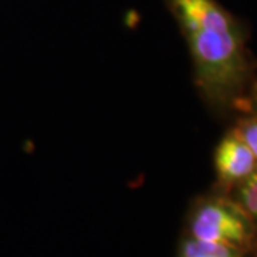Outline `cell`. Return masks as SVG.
I'll return each mask as SVG.
<instances>
[{"label": "cell", "instance_id": "cell-3", "mask_svg": "<svg viewBox=\"0 0 257 257\" xmlns=\"http://www.w3.org/2000/svg\"><path fill=\"white\" fill-rule=\"evenodd\" d=\"M256 166L257 159L236 130H231L224 136L216 149L214 167L220 183H241Z\"/></svg>", "mask_w": 257, "mask_h": 257}, {"label": "cell", "instance_id": "cell-7", "mask_svg": "<svg viewBox=\"0 0 257 257\" xmlns=\"http://www.w3.org/2000/svg\"><path fill=\"white\" fill-rule=\"evenodd\" d=\"M248 106H250V110L253 111V114L257 116V82L253 83L251 86L250 96H248Z\"/></svg>", "mask_w": 257, "mask_h": 257}, {"label": "cell", "instance_id": "cell-4", "mask_svg": "<svg viewBox=\"0 0 257 257\" xmlns=\"http://www.w3.org/2000/svg\"><path fill=\"white\" fill-rule=\"evenodd\" d=\"M244 250L187 236L180 243L179 257H243Z\"/></svg>", "mask_w": 257, "mask_h": 257}, {"label": "cell", "instance_id": "cell-6", "mask_svg": "<svg viewBox=\"0 0 257 257\" xmlns=\"http://www.w3.org/2000/svg\"><path fill=\"white\" fill-rule=\"evenodd\" d=\"M234 130L257 159V116H253L251 119L241 120Z\"/></svg>", "mask_w": 257, "mask_h": 257}, {"label": "cell", "instance_id": "cell-1", "mask_svg": "<svg viewBox=\"0 0 257 257\" xmlns=\"http://www.w3.org/2000/svg\"><path fill=\"white\" fill-rule=\"evenodd\" d=\"M166 5L187 42L199 92L217 109L237 104L251 74L241 23L217 0Z\"/></svg>", "mask_w": 257, "mask_h": 257}, {"label": "cell", "instance_id": "cell-2", "mask_svg": "<svg viewBox=\"0 0 257 257\" xmlns=\"http://www.w3.org/2000/svg\"><path fill=\"white\" fill-rule=\"evenodd\" d=\"M189 236L246 251L256 237V227L239 203L214 197L194 207L189 219Z\"/></svg>", "mask_w": 257, "mask_h": 257}, {"label": "cell", "instance_id": "cell-5", "mask_svg": "<svg viewBox=\"0 0 257 257\" xmlns=\"http://www.w3.org/2000/svg\"><path fill=\"white\" fill-rule=\"evenodd\" d=\"M239 204L251 217V220L257 221V166L239 183Z\"/></svg>", "mask_w": 257, "mask_h": 257}]
</instances>
